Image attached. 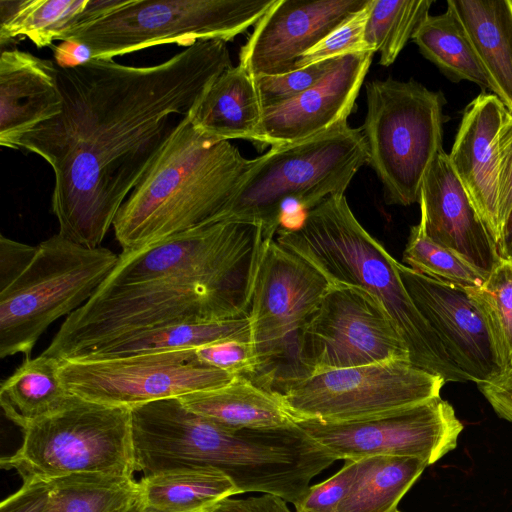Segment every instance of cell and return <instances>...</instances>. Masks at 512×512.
I'll return each mask as SVG.
<instances>
[{"label": "cell", "instance_id": "1", "mask_svg": "<svg viewBox=\"0 0 512 512\" xmlns=\"http://www.w3.org/2000/svg\"><path fill=\"white\" fill-rule=\"evenodd\" d=\"M231 66L223 40L198 41L152 66L114 59L57 65L62 111L26 134L21 148L53 170L58 234L100 247L182 117Z\"/></svg>", "mask_w": 512, "mask_h": 512}, {"label": "cell", "instance_id": "2", "mask_svg": "<svg viewBox=\"0 0 512 512\" xmlns=\"http://www.w3.org/2000/svg\"><path fill=\"white\" fill-rule=\"evenodd\" d=\"M254 163L182 117L116 215L113 229L122 252L217 223Z\"/></svg>", "mask_w": 512, "mask_h": 512}, {"label": "cell", "instance_id": "3", "mask_svg": "<svg viewBox=\"0 0 512 512\" xmlns=\"http://www.w3.org/2000/svg\"><path fill=\"white\" fill-rule=\"evenodd\" d=\"M276 235L281 246L309 262L330 285L354 286L371 294L402 336L412 364L446 383L470 381L414 304L398 261L359 223L344 194L309 210L300 228L279 229Z\"/></svg>", "mask_w": 512, "mask_h": 512}, {"label": "cell", "instance_id": "4", "mask_svg": "<svg viewBox=\"0 0 512 512\" xmlns=\"http://www.w3.org/2000/svg\"><path fill=\"white\" fill-rule=\"evenodd\" d=\"M368 164L361 128L343 123L319 135L280 146L255 158L218 222L261 226L263 239L296 230L306 213L330 196L344 194Z\"/></svg>", "mask_w": 512, "mask_h": 512}, {"label": "cell", "instance_id": "5", "mask_svg": "<svg viewBox=\"0 0 512 512\" xmlns=\"http://www.w3.org/2000/svg\"><path fill=\"white\" fill-rule=\"evenodd\" d=\"M251 299L229 288L188 280L102 285L68 315L43 354L80 359L107 342L141 331L248 317Z\"/></svg>", "mask_w": 512, "mask_h": 512}, {"label": "cell", "instance_id": "6", "mask_svg": "<svg viewBox=\"0 0 512 512\" xmlns=\"http://www.w3.org/2000/svg\"><path fill=\"white\" fill-rule=\"evenodd\" d=\"M119 255L55 234L37 245L28 266L0 290V357L31 352L57 319L83 306L102 286Z\"/></svg>", "mask_w": 512, "mask_h": 512}, {"label": "cell", "instance_id": "7", "mask_svg": "<svg viewBox=\"0 0 512 512\" xmlns=\"http://www.w3.org/2000/svg\"><path fill=\"white\" fill-rule=\"evenodd\" d=\"M19 449L0 465L23 482H50L74 474L130 478L136 472L131 408L75 395L62 411L22 430Z\"/></svg>", "mask_w": 512, "mask_h": 512}, {"label": "cell", "instance_id": "8", "mask_svg": "<svg viewBox=\"0 0 512 512\" xmlns=\"http://www.w3.org/2000/svg\"><path fill=\"white\" fill-rule=\"evenodd\" d=\"M275 0H124L69 30L63 42L86 46L92 59H113L161 44L233 40L254 26Z\"/></svg>", "mask_w": 512, "mask_h": 512}, {"label": "cell", "instance_id": "9", "mask_svg": "<svg viewBox=\"0 0 512 512\" xmlns=\"http://www.w3.org/2000/svg\"><path fill=\"white\" fill-rule=\"evenodd\" d=\"M366 96L361 129L385 201L419 203L424 176L443 149V96L415 80L392 78L367 83Z\"/></svg>", "mask_w": 512, "mask_h": 512}, {"label": "cell", "instance_id": "10", "mask_svg": "<svg viewBox=\"0 0 512 512\" xmlns=\"http://www.w3.org/2000/svg\"><path fill=\"white\" fill-rule=\"evenodd\" d=\"M330 286L315 267L275 238L264 240L248 315L256 356L253 382L273 391L301 377L299 333Z\"/></svg>", "mask_w": 512, "mask_h": 512}, {"label": "cell", "instance_id": "11", "mask_svg": "<svg viewBox=\"0 0 512 512\" xmlns=\"http://www.w3.org/2000/svg\"><path fill=\"white\" fill-rule=\"evenodd\" d=\"M263 243V231L257 224L217 222L122 252L102 285L188 280L229 288L252 298Z\"/></svg>", "mask_w": 512, "mask_h": 512}, {"label": "cell", "instance_id": "12", "mask_svg": "<svg viewBox=\"0 0 512 512\" xmlns=\"http://www.w3.org/2000/svg\"><path fill=\"white\" fill-rule=\"evenodd\" d=\"M445 383L410 361H390L313 374L273 393L294 420L343 422L431 400Z\"/></svg>", "mask_w": 512, "mask_h": 512}, {"label": "cell", "instance_id": "13", "mask_svg": "<svg viewBox=\"0 0 512 512\" xmlns=\"http://www.w3.org/2000/svg\"><path fill=\"white\" fill-rule=\"evenodd\" d=\"M390 361H410V357L381 304L361 288L331 285L300 330L299 379Z\"/></svg>", "mask_w": 512, "mask_h": 512}, {"label": "cell", "instance_id": "14", "mask_svg": "<svg viewBox=\"0 0 512 512\" xmlns=\"http://www.w3.org/2000/svg\"><path fill=\"white\" fill-rule=\"evenodd\" d=\"M59 375L82 399L127 408L218 388L235 377L202 364L195 349L61 360Z\"/></svg>", "mask_w": 512, "mask_h": 512}, {"label": "cell", "instance_id": "15", "mask_svg": "<svg viewBox=\"0 0 512 512\" xmlns=\"http://www.w3.org/2000/svg\"><path fill=\"white\" fill-rule=\"evenodd\" d=\"M295 423L336 460L398 456L421 458L429 465L456 448L464 428L452 405L441 396L358 420Z\"/></svg>", "mask_w": 512, "mask_h": 512}, {"label": "cell", "instance_id": "16", "mask_svg": "<svg viewBox=\"0 0 512 512\" xmlns=\"http://www.w3.org/2000/svg\"><path fill=\"white\" fill-rule=\"evenodd\" d=\"M398 271L414 304L470 381H491L507 371L488 319L466 288L419 274L400 262Z\"/></svg>", "mask_w": 512, "mask_h": 512}, {"label": "cell", "instance_id": "17", "mask_svg": "<svg viewBox=\"0 0 512 512\" xmlns=\"http://www.w3.org/2000/svg\"><path fill=\"white\" fill-rule=\"evenodd\" d=\"M369 0H275L239 53L253 77L294 70L300 57Z\"/></svg>", "mask_w": 512, "mask_h": 512}, {"label": "cell", "instance_id": "18", "mask_svg": "<svg viewBox=\"0 0 512 512\" xmlns=\"http://www.w3.org/2000/svg\"><path fill=\"white\" fill-rule=\"evenodd\" d=\"M373 51L341 57L317 84L294 99L263 108L259 148L301 141L347 122Z\"/></svg>", "mask_w": 512, "mask_h": 512}, {"label": "cell", "instance_id": "19", "mask_svg": "<svg viewBox=\"0 0 512 512\" xmlns=\"http://www.w3.org/2000/svg\"><path fill=\"white\" fill-rule=\"evenodd\" d=\"M419 204V223L432 241L487 274L500 262L495 243L443 149L424 176Z\"/></svg>", "mask_w": 512, "mask_h": 512}, {"label": "cell", "instance_id": "20", "mask_svg": "<svg viewBox=\"0 0 512 512\" xmlns=\"http://www.w3.org/2000/svg\"><path fill=\"white\" fill-rule=\"evenodd\" d=\"M507 110L495 94H479L465 108L448 154L455 173L497 249L501 236L497 140Z\"/></svg>", "mask_w": 512, "mask_h": 512}, {"label": "cell", "instance_id": "21", "mask_svg": "<svg viewBox=\"0 0 512 512\" xmlns=\"http://www.w3.org/2000/svg\"><path fill=\"white\" fill-rule=\"evenodd\" d=\"M57 65L18 49L0 56V145L20 149L23 137L59 115Z\"/></svg>", "mask_w": 512, "mask_h": 512}, {"label": "cell", "instance_id": "22", "mask_svg": "<svg viewBox=\"0 0 512 512\" xmlns=\"http://www.w3.org/2000/svg\"><path fill=\"white\" fill-rule=\"evenodd\" d=\"M263 106L254 77L241 65L223 71L187 114L194 129L217 141L259 144Z\"/></svg>", "mask_w": 512, "mask_h": 512}, {"label": "cell", "instance_id": "23", "mask_svg": "<svg viewBox=\"0 0 512 512\" xmlns=\"http://www.w3.org/2000/svg\"><path fill=\"white\" fill-rule=\"evenodd\" d=\"M179 399L190 411L230 429H278L295 424L276 394L243 375L224 386Z\"/></svg>", "mask_w": 512, "mask_h": 512}, {"label": "cell", "instance_id": "24", "mask_svg": "<svg viewBox=\"0 0 512 512\" xmlns=\"http://www.w3.org/2000/svg\"><path fill=\"white\" fill-rule=\"evenodd\" d=\"M492 81L512 111V0H448Z\"/></svg>", "mask_w": 512, "mask_h": 512}, {"label": "cell", "instance_id": "25", "mask_svg": "<svg viewBox=\"0 0 512 512\" xmlns=\"http://www.w3.org/2000/svg\"><path fill=\"white\" fill-rule=\"evenodd\" d=\"M124 0H0V43L27 37L38 48L61 40L71 29L94 20Z\"/></svg>", "mask_w": 512, "mask_h": 512}, {"label": "cell", "instance_id": "26", "mask_svg": "<svg viewBox=\"0 0 512 512\" xmlns=\"http://www.w3.org/2000/svg\"><path fill=\"white\" fill-rule=\"evenodd\" d=\"M237 494L231 479L215 468H174L144 475L135 504L139 512H208Z\"/></svg>", "mask_w": 512, "mask_h": 512}, {"label": "cell", "instance_id": "27", "mask_svg": "<svg viewBox=\"0 0 512 512\" xmlns=\"http://www.w3.org/2000/svg\"><path fill=\"white\" fill-rule=\"evenodd\" d=\"M60 365V359L42 353L25 359L2 383L0 405L22 430L62 411L75 399L59 375Z\"/></svg>", "mask_w": 512, "mask_h": 512}, {"label": "cell", "instance_id": "28", "mask_svg": "<svg viewBox=\"0 0 512 512\" xmlns=\"http://www.w3.org/2000/svg\"><path fill=\"white\" fill-rule=\"evenodd\" d=\"M229 339L250 342L248 317L212 322H188L149 329L107 342L80 359L197 349Z\"/></svg>", "mask_w": 512, "mask_h": 512}, {"label": "cell", "instance_id": "29", "mask_svg": "<svg viewBox=\"0 0 512 512\" xmlns=\"http://www.w3.org/2000/svg\"><path fill=\"white\" fill-rule=\"evenodd\" d=\"M358 472L335 512H392L429 466L416 457L374 456L358 460Z\"/></svg>", "mask_w": 512, "mask_h": 512}, {"label": "cell", "instance_id": "30", "mask_svg": "<svg viewBox=\"0 0 512 512\" xmlns=\"http://www.w3.org/2000/svg\"><path fill=\"white\" fill-rule=\"evenodd\" d=\"M412 40L421 54L451 81H470L494 94L492 81L466 29L450 7L441 14L427 16Z\"/></svg>", "mask_w": 512, "mask_h": 512}, {"label": "cell", "instance_id": "31", "mask_svg": "<svg viewBox=\"0 0 512 512\" xmlns=\"http://www.w3.org/2000/svg\"><path fill=\"white\" fill-rule=\"evenodd\" d=\"M50 482L45 512H115L133 503L137 495V482L130 478L74 474Z\"/></svg>", "mask_w": 512, "mask_h": 512}, {"label": "cell", "instance_id": "32", "mask_svg": "<svg viewBox=\"0 0 512 512\" xmlns=\"http://www.w3.org/2000/svg\"><path fill=\"white\" fill-rule=\"evenodd\" d=\"M433 0H373L365 41L380 54L379 63L390 66L424 19Z\"/></svg>", "mask_w": 512, "mask_h": 512}, {"label": "cell", "instance_id": "33", "mask_svg": "<svg viewBox=\"0 0 512 512\" xmlns=\"http://www.w3.org/2000/svg\"><path fill=\"white\" fill-rule=\"evenodd\" d=\"M403 262L419 274L462 288L480 287L489 275L428 238L420 223L410 228Z\"/></svg>", "mask_w": 512, "mask_h": 512}, {"label": "cell", "instance_id": "34", "mask_svg": "<svg viewBox=\"0 0 512 512\" xmlns=\"http://www.w3.org/2000/svg\"><path fill=\"white\" fill-rule=\"evenodd\" d=\"M466 289L484 311L507 371L512 369V262L501 259L482 286Z\"/></svg>", "mask_w": 512, "mask_h": 512}, {"label": "cell", "instance_id": "35", "mask_svg": "<svg viewBox=\"0 0 512 512\" xmlns=\"http://www.w3.org/2000/svg\"><path fill=\"white\" fill-rule=\"evenodd\" d=\"M373 0L303 53L295 68L340 58L349 54L372 51L365 41V31Z\"/></svg>", "mask_w": 512, "mask_h": 512}, {"label": "cell", "instance_id": "36", "mask_svg": "<svg viewBox=\"0 0 512 512\" xmlns=\"http://www.w3.org/2000/svg\"><path fill=\"white\" fill-rule=\"evenodd\" d=\"M340 58L310 64L284 74L254 77L263 108L287 102L310 89L336 66Z\"/></svg>", "mask_w": 512, "mask_h": 512}, {"label": "cell", "instance_id": "37", "mask_svg": "<svg viewBox=\"0 0 512 512\" xmlns=\"http://www.w3.org/2000/svg\"><path fill=\"white\" fill-rule=\"evenodd\" d=\"M195 354L202 364L235 376L251 379L256 371V356L249 341L222 340L195 349Z\"/></svg>", "mask_w": 512, "mask_h": 512}, {"label": "cell", "instance_id": "38", "mask_svg": "<svg viewBox=\"0 0 512 512\" xmlns=\"http://www.w3.org/2000/svg\"><path fill=\"white\" fill-rule=\"evenodd\" d=\"M358 460L345 461L344 466L324 482L310 486L296 512H335L349 491L358 472Z\"/></svg>", "mask_w": 512, "mask_h": 512}, {"label": "cell", "instance_id": "39", "mask_svg": "<svg viewBox=\"0 0 512 512\" xmlns=\"http://www.w3.org/2000/svg\"><path fill=\"white\" fill-rule=\"evenodd\" d=\"M498 220L500 229L512 208V111L498 133ZM501 237V236H500Z\"/></svg>", "mask_w": 512, "mask_h": 512}, {"label": "cell", "instance_id": "40", "mask_svg": "<svg viewBox=\"0 0 512 512\" xmlns=\"http://www.w3.org/2000/svg\"><path fill=\"white\" fill-rule=\"evenodd\" d=\"M51 492V482H23L18 491L1 502L0 512H45Z\"/></svg>", "mask_w": 512, "mask_h": 512}, {"label": "cell", "instance_id": "41", "mask_svg": "<svg viewBox=\"0 0 512 512\" xmlns=\"http://www.w3.org/2000/svg\"><path fill=\"white\" fill-rule=\"evenodd\" d=\"M37 251V245L21 243L0 236V290L7 287L28 266Z\"/></svg>", "mask_w": 512, "mask_h": 512}, {"label": "cell", "instance_id": "42", "mask_svg": "<svg viewBox=\"0 0 512 512\" xmlns=\"http://www.w3.org/2000/svg\"><path fill=\"white\" fill-rule=\"evenodd\" d=\"M476 385L495 413L512 422V369L491 381L478 382Z\"/></svg>", "mask_w": 512, "mask_h": 512}, {"label": "cell", "instance_id": "43", "mask_svg": "<svg viewBox=\"0 0 512 512\" xmlns=\"http://www.w3.org/2000/svg\"><path fill=\"white\" fill-rule=\"evenodd\" d=\"M208 512H291L286 501L278 496L263 494L244 499L228 497Z\"/></svg>", "mask_w": 512, "mask_h": 512}, {"label": "cell", "instance_id": "44", "mask_svg": "<svg viewBox=\"0 0 512 512\" xmlns=\"http://www.w3.org/2000/svg\"><path fill=\"white\" fill-rule=\"evenodd\" d=\"M53 50L55 63L60 67H72L92 59L90 50L80 44L64 42Z\"/></svg>", "mask_w": 512, "mask_h": 512}, {"label": "cell", "instance_id": "45", "mask_svg": "<svg viewBox=\"0 0 512 512\" xmlns=\"http://www.w3.org/2000/svg\"><path fill=\"white\" fill-rule=\"evenodd\" d=\"M498 253L501 259L512 262V208L502 226Z\"/></svg>", "mask_w": 512, "mask_h": 512}, {"label": "cell", "instance_id": "46", "mask_svg": "<svg viewBox=\"0 0 512 512\" xmlns=\"http://www.w3.org/2000/svg\"><path fill=\"white\" fill-rule=\"evenodd\" d=\"M136 500V499H135ZM115 512H139L136 504H135V501L133 503H130L128 505H126L125 507L115 511Z\"/></svg>", "mask_w": 512, "mask_h": 512}, {"label": "cell", "instance_id": "47", "mask_svg": "<svg viewBox=\"0 0 512 512\" xmlns=\"http://www.w3.org/2000/svg\"><path fill=\"white\" fill-rule=\"evenodd\" d=\"M392 512H401V511H399L398 509H395V510H394V511H392Z\"/></svg>", "mask_w": 512, "mask_h": 512}]
</instances>
